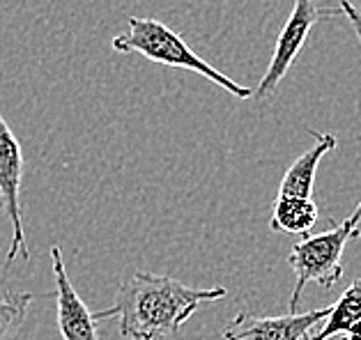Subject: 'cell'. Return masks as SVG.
Wrapping results in <instances>:
<instances>
[{
  "mask_svg": "<svg viewBox=\"0 0 361 340\" xmlns=\"http://www.w3.org/2000/svg\"><path fill=\"white\" fill-rule=\"evenodd\" d=\"M116 53H140L147 58L149 63L164 65V67H178L187 69V72H196L212 81L219 88H224L235 99H251L253 90L233 81L231 76L219 72L207 60H202L198 53H193L191 46L184 42L178 32L169 28L166 23L157 19H138V16H129L127 32L118 34L111 42Z\"/></svg>",
  "mask_w": 361,
  "mask_h": 340,
  "instance_id": "7a4b0ae2",
  "label": "cell"
},
{
  "mask_svg": "<svg viewBox=\"0 0 361 340\" xmlns=\"http://www.w3.org/2000/svg\"><path fill=\"white\" fill-rule=\"evenodd\" d=\"M361 340V278L352 281L348 290L338 296V301L329 306V315L324 317L318 331H308L304 340Z\"/></svg>",
  "mask_w": 361,
  "mask_h": 340,
  "instance_id": "9c48e42d",
  "label": "cell"
},
{
  "mask_svg": "<svg viewBox=\"0 0 361 340\" xmlns=\"http://www.w3.org/2000/svg\"><path fill=\"white\" fill-rule=\"evenodd\" d=\"M32 301L35 296L30 292L7 294L5 299H0V340H10L12 331H16L23 325Z\"/></svg>",
  "mask_w": 361,
  "mask_h": 340,
  "instance_id": "8fae6325",
  "label": "cell"
},
{
  "mask_svg": "<svg viewBox=\"0 0 361 340\" xmlns=\"http://www.w3.org/2000/svg\"><path fill=\"white\" fill-rule=\"evenodd\" d=\"M315 136H318L315 143L288 165L286 175L279 184V198H313L318 165L324 159V154H329L338 147V141L334 134H315Z\"/></svg>",
  "mask_w": 361,
  "mask_h": 340,
  "instance_id": "ba28073f",
  "label": "cell"
},
{
  "mask_svg": "<svg viewBox=\"0 0 361 340\" xmlns=\"http://www.w3.org/2000/svg\"><path fill=\"white\" fill-rule=\"evenodd\" d=\"M361 203L343 223L334 228L308 234L306 239L295 244L288 256V265L297 276V283L290 294V313H297V303L302 299L304 287L308 283H318L322 287H334L343 278V253L352 239L361 234Z\"/></svg>",
  "mask_w": 361,
  "mask_h": 340,
  "instance_id": "3957f363",
  "label": "cell"
},
{
  "mask_svg": "<svg viewBox=\"0 0 361 340\" xmlns=\"http://www.w3.org/2000/svg\"><path fill=\"white\" fill-rule=\"evenodd\" d=\"M336 14L348 16V21L352 25V30H355L357 39H359V46H361V7H357L355 3H350V0H341Z\"/></svg>",
  "mask_w": 361,
  "mask_h": 340,
  "instance_id": "7c38bea8",
  "label": "cell"
},
{
  "mask_svg": "<svg viewBox=\"0 0 361 340\" xmlns=\"http://www.w3.org/2000/svg\"><path fill=\"white\" fill-rule=\"evenodd\" d=\"M51 267H54L56 278L58 331L63 340H102L99 329H97L99 322L94 320V313L87 310L81 294L74 290L72 281H69L60 246H51Z\"/></svg>",
  "mask_w": 361,
  "mask_h": 340,
  "instance_id": "52a82bcc",
  "label": "cell"
},
{
  "mask_svg": "<svg viewBox=\"0 0 361 340\" xmlns=\"http://www.w3.org/2000/svg\"><path fill=\"white\" fill-rule=\"evenodd\" d=\"M226 294V287L198 290L178 278L131 269L118 285L116 303L106 310H97L94 320L118 317L120 334L127 340H169L202 303L219 301Z\"/></svg>",
  "mask_w": 361,
  "mask_h": 340,
  "instance_id": "6da1fadb",
  "label": "cell"
},
{
  "mask_svg": "<svg viewBox=\"0 0 361 340\" xmlns=\"http://www.w3.org/2000/svg\"><path fill=\"white\" fill-rule=\"evenodd\" d=\"M318 216L320 212L313 198H276L269 228L283 234H308Z\"/></svg>",
  "mask_w": 361,
  "mask_h": 340,
  "instance_id": "30bf717a",
  "label": "cell"
},
{
  "mask_svg": "<svg viewBox=\"0 0 361 340\" xmlns=\"http://www.w3.org/2000/svg\"><path fill=\"white\" fill-rule=\"evenodd\" d=\"M327 315L329 306L306 313H288V315L276 317L242 310L224 329V340H304L308 331L322 325Z\"/></svg>",
  "mask_w": 361,
  "mask_h": 340,
  "instance_id": "8992f818",
  "label": "cell"
},
{
  "mask_svg": "<svg viewBox=\"0 0 361 340\" xmlns=\"http://www.w3.org/2000/svg\"><path fill=\"white\" fill-rule=\"evenodd\" d=\"M21 182H23V150L21 143L0 113V205L12 225V244L7 251L5 267H12L16 258L28 263L30 251L25 241L23 216H21Z\"/></svg>",
  "mask_w": 361,
  "mask_h": 340,
  "instance_id": "277c9868",
  "label": "cell"
},
{
  "mask_svg": "<svg viewBox=\"0 0 361 340\" xmlns=\"http://www.w3.org/2000/svg\"><path fill=\"white\" fill-rule=\"evenodd\" d=\"M318 19H320V10L315 0H295L293 12H290L283 30L279 32L267 72L260 78L258 88L253 90L255 99H267L274 94L279 83L283 81L286 74L290 72V67H293L295 58L302 53V49L308 39V32L318 23Z\"/></svg>",
  "mask_w": 361,
  "mask_h": 340,
  "instance_id": "5b68a950",
  "label": "cell"
}]
</instances>
